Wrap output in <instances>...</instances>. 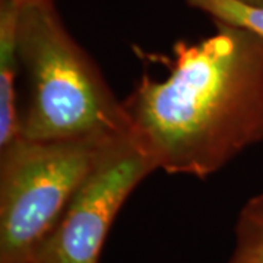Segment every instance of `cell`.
Listing matches in <instances>:
<instances>
[{
    "instance_id": "cell-1",
    "label": "cell",
    "mask_w": 263,
    "mask_h": 263,
    "mask_svg": "<svg viewBox=\"0 0 263 263\" xmlns=\"http://www.w3.org/2000/svg\"><path fill=\"white\" fill-rule=\"evenodd\" d=\"M215 25L176 43L168 75H143L123 100L135 138L167 174L206 179L263 142V37Z\"/></svg>"
},
{
    "instance_id": "cell-4",
    "label": "cell",
    "mask_w": 263,
    "mask_h": 263,
    "mask_svg": "<svg viewBox=\"0 0 263 263\" xmlns=\"http://www.w3.org/2000/svg\"><path fill=\"white\" fill-rule=\"evenodd\" d=\"M154 171L155 162L133 132L114 136L53 231L27 262L100 263L114 219L133 190Z\"/></svg>"
},
{
    "instance_id": "cell-9",
    "label": "cell",
    "mask_w": 263,
    "mask_h": 263,
    "mask_svg": "<svg viewBox=\"0 0 263 263\" xmlns=\"http://www.w3.org/2000/svg\"><path fill=\"white\" fill-rule=\"evenodd\" d=\"M245 3H250V5H263V0H240Z\"/></svg>"
},
{
    "instance_id": "cell-5",
    "label": "cell",
    "mask_w": 263,
    "mask_h": 263,
    "mask_svg": "<svg viewBox=\"0 0 263 263\" xmlns=\"http://www.w3.org/2000/svg\"><path fill=\"white\" fill-rule=\"evenodd\" d=\"M21 5L0 0V149L21 138L16 76L21 67L18 54V22Z\"/></svg>"
},
{
    "instance_id": "cell-7",
    "label": "cell",
    "mask_w": 263,
    "mask_h": 263,
    "mask_svg": "<svg viewBox=\"0 0 263 263\" xmlns=\"http://www.w3.org/2000/svg\"><path fill=\"white\" fill-rule=\"evenodd\" d=\"M190 8L199 10L227 25L249 29L263 37V5H250L240 0H184Z\"/></svg>"
},
{
    "instance_id": "cell-8",
    "label": "cell",
    "mask_w": 263,
    "mask_h": 263,
    "mask_svg": "<svg viewBox=\"0 0 263 263\" xmlns=\"http://www.w3.org/2000/svg\"><path fill=\"white\" fill-rule=\"evenodd\" d=\"M19 5H29V3H40V5H54L56 0H13Z\"/></svg>"
},
{
    "instance_id": "cell-2",
    "label": "cell",
    "mask_w": 263,
    "mask_h": 263,
    "mask_svg": "<svg viewBox=\"0 0 263 263\" xmlns=\"http://www.w3.org/2000/svg\"><path fill=\"white\" fill-rule=\"evenodd\" d=\"M18 54L28 84L21 138L65 141L132 130L123 101L54 5H21Z\"/></svg>"
},
{
    "instance_id": "cell-6",
    "label": "cell",
    "mask_w": 263,
    "mask_h": 263,
    "mask_svg": "<svg viewBox=\"0 0 263 263\" xmlns=\"http://www.w3.org/2000/svg\"><path fill=\"white\" fill-rule=\"evenodd\" d=\"M234 234V249L227 263H263V192L240 209Z\"/></svg>"
},
{
    "instance_id": "cell-10",
    "label": "cell",
    "mask_w": 263,
    "mask_h": 263,
    "mask_svg": "<svg viewBox=\"0 0 263 263\" xmlns=\"http://www.w3.org/2000/svg\"><path fill=\"white\" fill-rule=\"evenodd\" d=\"M25 263H31V262H25Z\"/></svg>"
},
{
    "instance_id": "cell-3",
    "label": "cell",
    "mask_w": 263,
    "mask_h": 263,
    "mask_svg": "<svg viewBox=\"0 0 263 263\" xmlns=\"http://www.w3.org/2000/svg\"><path fill=\"white\" fill-rule=\"evenodd\" d=\"M114 136L18 138L0 149V263L32 257Z\"/></svg>"
}]
</instances>
